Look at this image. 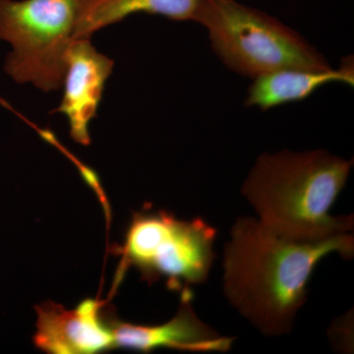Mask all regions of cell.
I'll use <instances>...</instances> for the list:
<instances>
[{"label": "cell", "instance_id": "6da1fadb", "mask_svg": "<svg viewBox=\"0 0 354 354\" xmlns=\"http://www.w3.org/2000/svg\"><path fill=\"white\" fill-rule=\"evenodd\" d=\"M354 255L351 232L324 241L286 236L250 216L237 218L223 249V291L234 308L263 335L290 334L307 285L324 258Z\"/></svg>", "mask_w": 354, "mask_h": 354}, {"label": "cell", "instance_id": "7a4b0ae2", "mask_svg": "<svg viewBox=\"0 0 354 354\" xmlns=\"http://www.w3.org/2000/svg\"><path fill=\"white\" fill-rule=\"evenodd\" d=\"M353 160L326 150L264 153L244 181L241 194L259 221L286 236L324 241L353 232V216L330 215Z\"/></svg>", "mask_w": 354, "mask_h": 354}, {"label": "cell", "instance_id": "3957f363", "mask_svg": "<svg viewBox=\"0 0 354 354\" xmlns=\"http://www.w3.org/2000/svg\"><path fill=\"white\" fill-rule=\"evenodd\" d=\"M193 21L207 30L212 48L221 62L252 80L281 69L333 67L297 31L235 0H202Z\"/></svg>", "mask_w": 354, "mask_h": 354}, {"label": "cell", "instance_id": "277c9868", "mask_svg": "<svg viewBox=\"0 0 354 354\" xmlns=\"http://www.w3.org/2000/svg\"><path fill=\"white\" fill-rule=\"evenodd\" d=\"M216 236L202 218L179 220L164 209H144L133 216L118 250L123 267L135 268L143 281H164L169 290L181 291L208 279Z\"/></svg>", "mask_w": 354, "mask_h": 354}, {"label": "cell", "instance_id": "5b68a950", "mask_svg": "<svg viewBox=\"0 0 354 354\" xmlns=\"http://www.w3.org/2000/svg\"><path fill=\"white\" fill-rule=\"evenodd\" d=\"M85 1L0 0V39L13 48L4 69L15 82L44 92L62 88Z\"/></svg>", "mask_w": 354, "mask_h": 354}, {"label": "cell", "instance_id": "8992f818", "mask_svg": "<svg viewBox=\"0 0 354 354\" xmlns=\"http://www.w3.org/2000/svg\"><path fill=\"white\" fill-rule=\"evenodd\" d=\"M190 288L181 290L180 304L176 316L160 325H138L123 322L111 314L109 324L113 348L150 353L158 348L176 349L193 353H225L230 351L235 337H225L203 322L192 304Z\"/></svg>", "mask_w": 354, "mask_h": 354}, {"label": "cell", "instance_id": "52a82bcc", "mask_svg": "<svg viewBox=\"0 0 354 354\" xmlns=\"http://www.w3.org/2000/svg\"><path fill=\"white\" fill-rule=\"evenodd\" d=\"M104 302L86 299L68 310L55 302L36 306L37 348L53 354H92L113 348L109 316Z\"/></svg>", "mask_w": 354, "mask_h": 354}, {"label": "cell", "instance_id": "ba28073f", "mask_svg": "<svg viewBox=\"0 0 354 354\" xmlns=\"http://www.w3.org/2000/svg\"><path fill=\"white\" fill-rule=\"evenodd\" d=\"M113 62L95 50L90 39L73 41L67 55L64 95L55 113L68 120L70 136L81 145H90L88 127L97 116Z\"/></svg>", "mask_w": 354, "mask_h": 354}, {"label": "cell", "instance_id": "9c48e42d", "mask_svg": "<svg viewBox=\"0 0 354 354\" xmlns=\"http://www.w3.org/2000/svg\"><path fill=\"white\" fill-rule=\"evenodd\" d=\"M330 83H342L353 87V57L342 58L337 68L281 69L257 77L247 90L244 104L248 108L269 111L290 102L304 101L318 88Z\"/></svg>", "mask_w": 354, "mask_h": 354}, {"label": "cell", "instance_id": "30bf717a", "mask_svg": "<svg viewBox=\"0 0 354 354\" xmlns=\"http://www.w3.org/2000/svg\"><path fill=\"white\" fill-rule=\"evenodd\" d=\"M202 0H86L77 38L91 39L102 28L134 13L155 14L174 21H193Z\"/></svg>", "mask_w": 354, "mask_h": 354}]
</instances>
